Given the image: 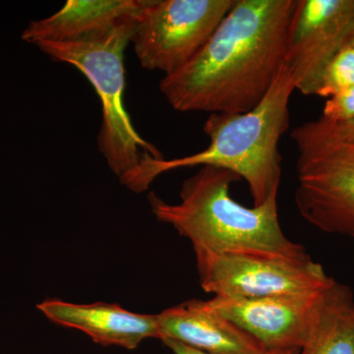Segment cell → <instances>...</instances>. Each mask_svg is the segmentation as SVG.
Returning a JSON list of instances; mask_svg holds the SVG:
<instances>
[{
    "mask_svg": "<svg viewBox=\"0 0 354 354\" xmlns=\"http://www.w3.org/2000/svg\"><path fill=\"white\" fill-rule=\"evenodd\" d=\"M354 85V48L346 44L324 72L316 95L333 97Z\"/></svg>",
    "mask_w": 354,
    "mask_h": 354,
    "instance_id": "obj_15",
    "label": "cell"
},
{
    "mask_svg": "<svg viewBox=\"0 0 354 354\" xmlns=\"http://www.w3.org/2000/svg\"><path fill=\"white\" fill-rule=\"evenodd\" d=\"M37 308L50 322L80 330L95 344L136 349L147 339H160L158 314H139L116 304H76L48 298Z\"/></svg>",
    "mask_w": 354,
    "mask_h": 354,
    "instance_id": "obj_10",
    "label": "cell"
},
{
    "mask_svg": "<svg viewBox=\"0 0 354 354\" xmlns=\"http://www.w3.org/2000/svg\"><path fill=\"white\" fill-rule=\"evenodd\" d=\"M295 91L290 70L283 64L256 108L243 113L209 114L203 127L209 139L204 151L174 160H157L143 153L136 169L120 179L121 184L141 193L165 172L209 165L234 172L248 184L253 206L264 204L279 193V143L290 125V102Z\"/></svg>",
    "mask_w": 354,
    "mask_h": 354,
    "instance_id": "obj_2",
    "label": "cell"
},
{
    "mask_svg": "<svg viewBox=\"0 0 354 354\" xmlns=\"http://www.w3.org/2000/svg\"><path fill=\"white\" fill-rule=\"evenodd\" d=\"M160 341L183 342L209 354H262L258 339L216 313L208 300L191 299L158 314Z\"/></svg>",
    "mask_w": 354,
    "mask_h": 354,
    "instance_id": "obj_11",
    "label": "cell"
},
{
    "mask_svg": "<svg viewBox=\"0 0 354 354\" xmlns=\"http://www.w3.org/2000/svg\"><path fill=\"white\" fill-rule=\"evenodd\" d=\"M235 0H145L130 41L142 67L165 76L185 66L211 38Z\"/></svg>",
    "mask_w": 354,
    "mask_h": 354,
    "instance_id": "obj_5",
    "label": "cell"
},
{
    "mask_svg": "<svg viewBox=\"0 0 354 354\" xmlns=\"http://www.w3.org/2000/svg\"><path fill=\"white\" fill-rule=\"evenodd\" d=\"M162 342L174 354H209L198 351V349L190 348V346H186L183 342L174 341V339H165ZM298 353H299V349H272V351H265L262 354H298Z\"/></svg>",
    "mask_w": 354,
    "mask_h": 354,
    "instance_id": "obj_17",
    "label": "cell"
},
{
    "mask_svg": "<svg viewBox=\"0 0 354 354\" xmlns=\"http://www.w3.org/2000/svg\"><path fill=\"white\" fill-rule=\"evenodd\" d=\"M298 354H354V295L335 281L319 300Z\"/></svg>",
    "mask_w": 354,
    "mask_h": 354,
    "instance_id": "obj_13",
    "label": "cell"
},
{
    "mask_svg": "<svg viewBox=\"0 0 354 354\" xmlns=\"http://www.w3.org/2000/svg\"><path fill=\"white\" fill-rule=\"evenodd\" d=\"M138 14L95 38L73 43L35 44L55 62H65L80 70L95 88L101 100L102 114L97 145L109 169L120 180L136 169L143 153L157 160L164 158L157 147L140 136L123 102V58Z\"/></svg>",
    "mask_w": 354,
    "mask_h": 354,
    "instance_id": "obj_4",
    "label": "cell"
},
{
    "mask_svg": "<svg viewBox=\"0 0 354 354\" xmlns=\"http://www.w3.org/2000/svg\"><path fill=\"white\" fill-rule=\"evenodd\" d=\"M295 201L305 221L354 239V145L297 142Z\"/></svg>",
    "mask_w": 354,
    "mask_h": 354,
    "instance_id": "obj_7",
    "label": "cell"
},
{
    "mask_svg": "<svg viewBox=\"0 0 354 354\" xmlns=\"http://www.w3.org/2000/svg\"><path fill=\"white\" fill-rule=\"evenodd\" d=\"M327 288L304 295L261 298L214 297L208 304L268 351L299 349L308 335L317 304Z\"/></svg>",
    "mask_w": 354,
    "mask_h": 354,
    "instance_id": "obj_9",
    "label": "cell"
},
{
    "mask_svg": "<svg viewBox=\"0 0 354 354\" xmlns=\"http://www.w3.org/2000/svg\"><path fill=\"white\" fill-rule=\"evenodd\" d=\"M297 0H235L202 50L160 90L176 111L243 113L258 106L285 64Z\"/></svg>",
    "mask_w": 354,
    "mask_h": 354,
    "instance_id": "obj_1",
    "label": "cell"
},
{
    "mask_svg": "<svg viewBox=\"0 0 354 354\" xmlns=\"http://www.w3.org/2000/svg\"><path fill=\"white\" fill-rule=\"evenodd\" d=\"M321 118L333 123L353 120L354 85L329 97L324 106Z\"/></svg>",
    "mask_w": 354,
    "mask_h": 354,
    "instance_id": "obj_16",
    "label": "cell"
},
{
    "mask_svg": "<svg viewBox=\"0 0 354 354\" xmlns=\"http://www.w3.org/2000/svg\"><path fill=\"white\" fill-rule=\"evenodd\" d=\"M241 179L227 169L205 165L184 181L177 204H169L153 192L148 199L157 220L189 239L194 250L308 256L304 246L291 241L281 230L278 193L252 208L232 199V184Z\"/></svg>",
    "mask_w": 354,
    "mask_h": 354,
    "instance_id": "obj_3",
    "label": "cell"
},
{
    "mask_svg": "<svg viewBox=\"0 0 354 354\" xmlns=\"http://www.w3.org/2000/svg\"><path fill=\"white\" fill-rule=\"evenodd\" d=\"M145 0H68L62 10L46 19L32 21L22 39L38 41L73 43L95 38L141 10Z\"/></svg>",
    "mask_w": 354,
    "mask_h": 354,
    "instance_id": "obj_12",
    "label": "cell"
},
{
    "mask_svg": "<svg viewBox=\"0 0 354 354\" xmlns=\"http://www.w3.org/2000/svg\"><path fill=\"white\" fill-rule=\"evenodd\" d=\"M297 142H330L354 145V118L344 122L333 123L318 118L295 127L290 134Z\"/></svg>",
    "mask_w": 354,
    "mask_h": 354,
    "instance_id": "obj_14",
    "label": "cell"
},
{
    "mask_svg": "<svg viewBox=\"0 0 354 354\" xmlns=\"http://www.w3.org/2000/svg\"><path fill=\"white\" fill-rule=\"evenodd\" d=\"M353 31L354 0H297L285 59L295 90L316 95L324 72Z\"/></svg>",
    "mask_w": 354,
    "mask_h": 354,
    "instance_id": "obj_8",
    "label": "cell"
},
{
    "mask_svg": "<svg viewBox=\"0 0 354 354\" xmlns=\"http://www.w3.org/2000/svg\"><path fill=\"white\" fill-rule=\"evenodd\" d=\"M203 290L215 297L261 298L325 290L335 279L310 256L194 250Z\"/></svg>",
    "mask_w": 354,
    "mask_h": 354,
    "instance_id": "obj_6",
    "label": "cell"
},
{
    "mask_svg": "<svg viewBox=\"0 0 354 354\" xmlns=\"http://www.w3.org/2000/svg\"><path fill=\"white\" fill-rule=\"evenodd\" d=\"M348 44H351V46L354 48V31L353 32V36H351V41H349Z\"/></svg>",
    "mask_w": 354,
    "mask_h": 354,
    "instance_id": "obj_18",
    "label": "cell"
}]
</instances>
